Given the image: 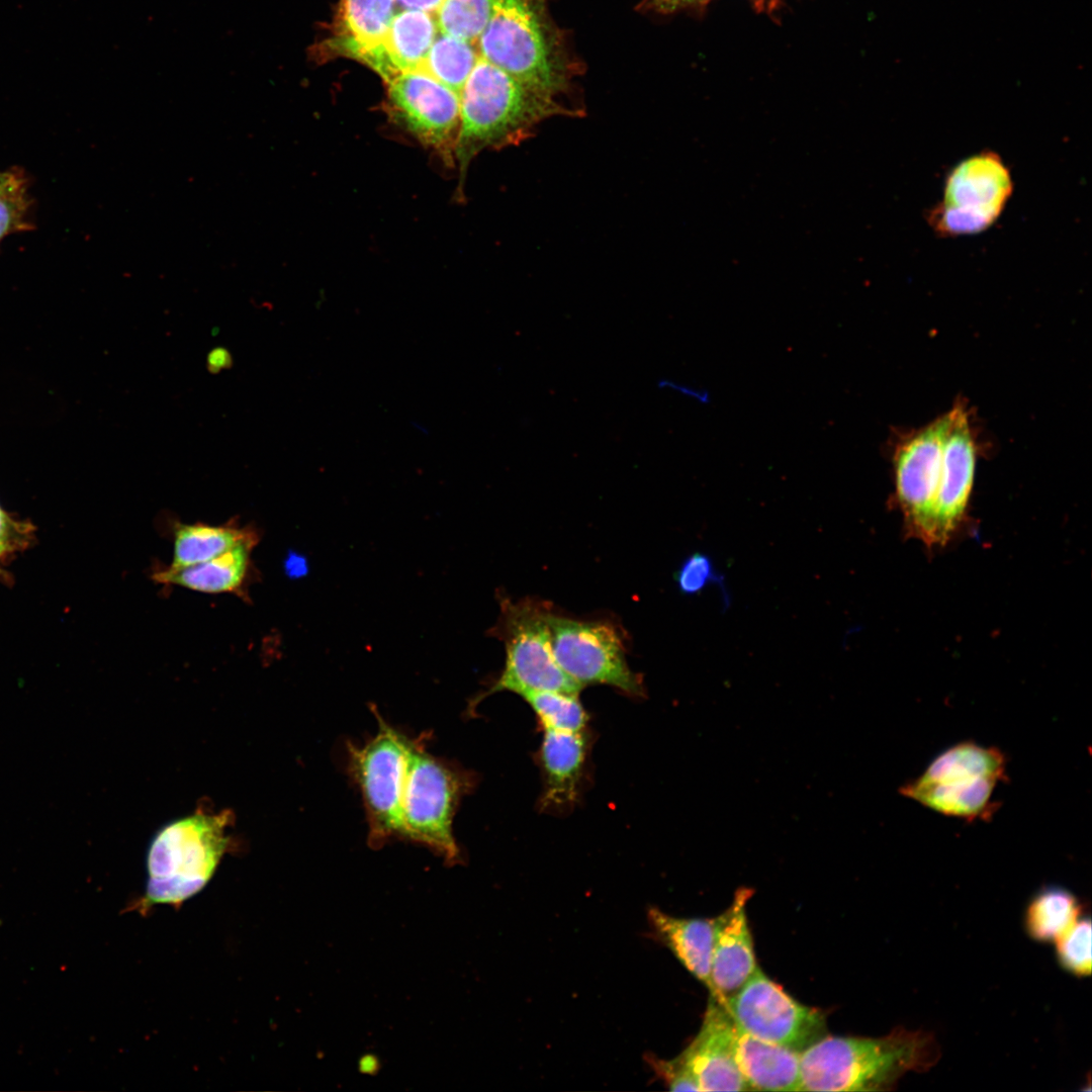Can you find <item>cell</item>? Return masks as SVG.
<instances>
[{"mask_svg":"<svg viewBox=\"0 0 1092 1092\" xmlns=\"http://www.w3.org/2000/svg\"><path fill=\"white\" fill-rule=\"evenodd\" d=\"M946 434L938 489L934 503L928 546L944 545L960 526L971 495L976 444L964 406H953Z\"/></svg>","mask_w":1092,"mask_h":1092,"instance_id":"4fadbf2b","label":"cell"},{"mask_svg":"<svg viewBox=\"0 0 1092 1092\" xmlns=\"http://www.w3.org/2000/svg\"><path fill=\"white\" fill-rule=\"evenodd\" d=\"M587 739L583 732L544 730L539 750L543 788L540 808L564 812L577 801L584 769Z\"/></svg>","mask_w":1092,"mask_h":1092,"instance_id":"2e32d148","label":"cell"},{"mask_svg":"<svg viewBox=\"0 0 1092 1092\" xmlns=\"http://www.w3.org/2000/svg\"><path fill=\"white\" fill-rule=\"evenodd\" d=\"M1059 964L1078 977L1091 973V920L1079 918L1075 924L1056 941Z\"/></svg>","mask_w":1092,"mask_h":1092,"instance_id":"f1b7e54d","label":"cell"},{"mask_svg":"<svg viewBox=\"0 0 1092 1092\" xmlns=\"http://www.w3.org/2000/svg\"><path fill=\"white\" fill-rule=\"evenodd\" d=\"M940 1049L924 1030L896 1027L882 1037L824 1035L800 1055L802 1091H890L908 1072L935 1065Z\"/></svg>","mask_w":1092,"mask_h":1092,"instance_id":"6da1fadb","label":"cell"},{"mask_svg":"<svg viewBox=\"0 0 1092 1092\" xmlns=\"http://www.w3.org/2000/svg\"><path fill=\"white\" fill-rule=\"evenodd\" d=\"M401 9L420 10L435 16L443 0H395Z\"/></svg>","mask_w":1092,"mask_h":1092,"instance_id":"e575fe53","label":"cell"},{"mask_svg":"<svg viewBox=\"0 0 1092 1092\" xmlns=\"http://www.w3.org/2000/svg\"><path fill=\"white\" fill-rule=\"evenodd\" d=\"M232 363L230 352L222 347L214 348L207 356V368L211 373H217L222 369L230 368Z\"/></svg>","mask_w":1092,"mask_h":1092,"instance_id":"836d02e7","label":"cell"},{"mask_svg":"<svg viewBox=\"0 0 1092 1092\" xmlns=\"http://www.w3.org/2000/svg\"><path fill=\"white\" fill-rule=\"evenodd\" d=\"M953 407L900 443L893 457L895 489L908 533L928 545L943 445Z\"/></svg>","mask_w":1092,"mask_h":1092,"instance_id":"7c38bea8","label":"cell"},{"mask_svg":"<svg viewBox=\"0 0 1092 1092\" xmlns=\"http://www.w3.org/2000/svg\"><path fill=\"white\" fill-rule=\"evenodd\" d=\"M801 1053L757 1038L734 1023V1056L750 1090L802 1091Z\"/></svg>","mask_w":1092,"mask_h":1092,"instance_id":"ac0fdd59","label":"cell"},{"mask_svg":"<svg viewBox=\"0 0 1092 1092\" xmlns=\"http://www.w3.org/2000/svg\"><path fill=\"white\" fill-rule=\"evenodd\" d=\"M474 783L468 770L433 755L424 737L416 738L400 803L399 838L429 847L447 863L458 862L453 819Z\"/></svg>","mask_w":1092,"mask_h":1092,"instance_id":"277c9868","label":"cell"},{"mask_svg":"<svg viewBox=\"0 0 1092 1092\" xmlns=\"http://www.w3.org/2000/svg\"><path fill=\"white\" fill-rule=\"evenodd\" d=\"M397 7L395 0H341L332 48L361 61L383 41Z\"/></svg>","mask_w":1092,"mask_h":1092,"instance_id":"ffe728a7","label":"cell"},{"mask_svg":"<svg viewBox=\"0 0 1092 1092\" xmlns=\"http://www.w3.org/2000/svg\"><path fill=\"white\" fill-rule=\"evenodd\" d=\"M285 567H286L287 572L291 576H293V575L298 576L299 574H301L305 570V563H304L302 558H299L298 556L291 555L290 557H288Z\"/></svg>","mask_w":1092,"mask_h":1092,"instance_id":"f35d334b","label":"cell"},{"mask_svg":"<svg viewBox=\"0 0 1092 1092\" xmlns=\"http://www.w3.org/2000/svg\"><path fill=\"white\" fill-rule=\"evenodd\" d=\"M546 0H496L475 46L480 58L549 96L565 91L568 70L546 15Z\"/></svg>","mask_w":1092,"mask_h":1092,"instance_id":"3957f363","label":"cell"},{"mask_svg":"<svg viewBox=\"0 0 1092 1092\" xmlns=\"http://www.w3.org/2000/svg\"><path fill=\"white\" fill-rule=\"evenodd\" d=\"M26 185L22 172L18 170L0 172V194Z\"/></svg>","mask_w":1092,"mask_h":1092,"instance_id":"d590c367","label":"cell"},{"mask_svg":"<svg viewBox=\"0 0 1092 1092\" xmlns=\"http://www.w3.org/2000/svg\"><path fill=\"white\" fill-rule=\"evenodd\" d=\"M438 31L435 16L430 13L411 9L396 12L381 43L391 79L422 67Z\"/></svg>","mask_w":1092,"mask_h":1092,"instance_id":"7402d4cb","label":"cell"},{"mask_svg":"<svg viewBox=\"0 0 1092 1092\" xmlns=\"http://www.w3.org/2000/svg\"><path fill=\"white\" fill-rule=\"evenodd\" d=\"M256 545L254 542L241 543L198 564L181 568L165 567L154 572L153 579L200 593H231L243 596L251 552Z\"/></svg>","mask_w":1092,"mask_h":1092,"instance_id":"44dd1931","label":"cell"},{"mask_svg":"<svg viewBox=\"0 0 1092 1092\" xmlns=\"http://www.w3.org/2000/svg\"><path fill=\"white\" fill-rule=\"evenodd\" d=\"M479 58L475 44L438 31L420 69L459 94Z\"/></svg>","mask_w":1092,"mask_h":1092,"instance_id":"484cf974","label":"cell"},{"mask_svg":"<svg viewBox=\"0 0 1092 1092\" xmlns=\"http://www.w3.org/2000/svg\"><path fill=\"white\" fill-rule=\"evenodd\" d=\"M700 1091H748L734 1056V1022L710 996L699 1032L680 1053Z\"/></svg>","mask_w":1092,"mask_h":1092,"instance_id":"9a60e30c","label":"cell"},{"mask_svg":"<svg viewBox=\"0 0 1092 1092\" xmlns=\"http://www.w3.org/2000/svg\"><path fill=\"white\" fill-rule=\"evenodd\" d=\"M753 893L746 886L736 889L729 907L714 918L710 996L724 1008L758 968L746 914Z\"/></svg>","mask_w":1092,"mask_h":1092,"instance_id":"5bb4252c","label":"cell"},{"mask_svg":"<svg viewBox=\"0 0 1092 1092\" xmlns=\"http://www.w3.org/2000/svg\"><path fill=\"white\" fill-rule=\"evenodd\" d=\"M173 534V560L168 566L170 568L201 563L241 543L259 542L257 531L249 526L177 524Z\"/></svg>","mask_w":1092,"mask_h":1092,"instance_id":"603a6c76","label":"cell"},{"mask_svg":"<svg viewBox=\"0 0 1092 1092\" xmlns=\"http://www.w3.org/2000/svg\"><path fill=\"white\" fill-rule=\"evenodd\" d=\"M376 734L361 745L347 743V768L357 786L368 824L367 841L377 848L399 838L402 791L416 738L396 729L375 710Z\"/></svg>","mask_w":1092,"mask_h":1092,"instance_id":"52a82bcc","label":"cell"},{"mask_svg":"<svg viewBox=\"0 0 1092 1092\" xmlns=\"http://www.w3.org/2000/svg\"><path fill=\"white\" fill-rule=\"evenodd\" d=\"M535 712L544 730L581 732L587 714L577 694L559 691H536L523 696Z\"/></svg>","mask_w":1092,"mask_h":1092,"instance_id":"4316f807","label":"cell"},{"mask_svg":"<svg viewBox=\"0 0 1092 1092\" xmlns=\"http://www.w3.org/2000/svg\"><path fill=\"white\" fill-rule=\"evenodd\" d=\"M29 206L26 185L0 194V242L8 235L31 228Z\"/></svg>","mask_w":1092,"mask_h":1092,"instance_id":"4dcf8cb0","label":"cell"},{"mask_svg":"<svg viewBox=\"0 0 1092 1092\" xmlns=\"http://www.w3.org/2000/svg\"><path fill=\"white\" fill-rule=\"evenodd\" d=\"M1012 190L1000 156L990 151L973 155L948 173L942 198L927 216L929 224L944 237L981 233L999 218Z\"/></svg>","mask_w":1092,"mask_h":1092,"instance_id":"ba28073f","label":"cell"},{"mask_svg":"<svg viewBox=\"0 0 1092 1092\" xmlns=\"http://www.w3.org/2000/svg\"><path fill=\"white\" fill-rule=\"evenodd\" d=\"M1001 781L992 778L958 777L926 783L917 779L903 785L901 795L948 817L986 820L995 811L994 793Z\"/></svg>","mask_w":1092,"mask_h":1092,"instance_id":"e0dca14e","label":"cell"},{"mask_svg":"<svg viewBox=\"0 0 1092 1092\" xmlns=\"http://www.w3.org/2000/svg\"><path fill=\"white\" fill-rule=\"evenodd\" d=\"M725 1009L747 1033L799 1053L826 1035L825 1013L794 999L759 967Z\"/></svg>","mask_w":1092,"mask_h":1092,"instance_id":"30bf717a","label":"cell"},{"mask_svg":"<svg viewBox=\"0 0 1092 1092\" xmlns=\"http://www.w3.org/2000/svg\"><path fill=\"white\" fill-rule=\"evenodd\" d=\"M707 0H651L652 6L660 11H673L691 5L702 3Z\"/></svg>","mask_w":1092,"mask_h":1092,"instance_id":"8d00e7d4","label":"cell"},{"mask_svg":"<svg viewBox=\"0 0 1092 1092\" xmlns=\"http://www.w3.org/2000/svg\"><path fill=\"white\" fill-rule=\"evenodd\" d=\"M549 630L557 663L582 688L602 684L628 696H644L640 675L627 663L622 631L613 622L578 620L552 611Z\"/></svg>","mask_w":1092,"mask_h":1092,"instance_id":"9c48e42d","label":"cell"},{"mask_svg":"<svg viewBox=\"0 0 1092 1092\" xmlns=\"http://www.w3.org/2000/svg\"><path fill=\"white\" fill-rule=\"evenodd\" d=\"M386 83L393 120L451 162L460 122L459 94L421 69L400 73Z\"/></svg>","mask_w":1092,"mask_h":1092,"instance_id":"8fae6325","label":"cell"},{"mask_svg":"<svg viewBox=\"0 0 1092 1092\" xmlns=\"http://www.w3.org/2000/svg\"><path fill=\"white\" fill-rule=\"evenodd\" d=\"M496 0H443L435 19L440 32L475 44Z\"/></svg>","mask_w":1092,"mask_h":1092,"instance_id":"83f0119b","label":"cell"},{"mask_svg":"<svg viewBox=\"0 0 1092 1092\" xmlns=\"http://www.w3.org/2000/svg\"><path fill=\"white\" fill-rule=\"evenodd\" d=\"M1082 905L1076 896L1061 887L1039 890L1027 905L1024 926L1034 940L1056 941L1080 918Z\"/></svg>","mask_w":1092,"mask_h":1092,"instance_id":"d4e9b609","label":"cell"},{"mask_svg":"<svg viewBox=\"0 0 1092 1092\" xmlns=\"http://www.w3.org/2000/svg\"><path fill=\"white\" fill-rule=\"evenodd\" d=\"M553 609L548 602L500 598V614L490 631L506 649L505 666L487 691L469 704V712L485 698L510 691L524 696L536 691H559L577 694L582 687L567 675L557 663L551 646L549 618Z\"/></svg>","mask_w":1092,"mask_h":1092,"instance_id":"8992f818","label":"cell"},{"mask_svg":"<svg viewBox=\"0 0 1092 1092\" xmlns=\"http://www.w3.org/2000/svg\"><path fill=\"white\" fill-rule=\"evenodd\" d=\"M17 524L0 509V556L16 542Z\"/></svg>","mask_w":1092,"mask_h":1092,"instance_id":"d6a6232c","label":"cell"},{"mask_svg":"<svg viewBox=\"0 0 1092 1092\" xmlns=\"http://www.w3.org/2000/svg\"><path fill=\"white\" fill-rule=\"evenodd\" d=\"M647 1062L671 1091H700L699 1085L688 1068L681 1054L670 1060L648 1057Z\"/></svg>","mask_w":1092,"mask_h":1092,"instance_id":"1f68e13d","label":"cell"},{"mask_svg":"<svg viewBox=\"0 0 1092 1092\" xmlns=\"http://www.w3.org/2000/svg\"><path fill=\"white\" fill-rule=\"evenodd\" d=\"M677 589L685 596H695L706 587L716 584L722 590L724 606H729V596L724 585V577L715 568L712 558L704 552H694L687 556L674 573Z\"/></svg>","mask_w":1092,"mask_h":1092,"instance_id":"f546056e","label":"cell"},{"mask_svg":"<svg viewBox=\"0 0 1092 1092\" xmlns=\"http://www.w3.org/2000/svg\"><path fill=\"white\" fill-rule=\"evenodd\" d=\"M647 921L652 937L667 947L712 994L714 918L675 917L657 907H650Z\"/></svg>","mask_w":1092,"mask_h":1092,"instance_id":"d6986e66","label":"cell"},{"mask_svg":"<svg viewBox=\"0 0 1092 1092\" xmlns=\"http://www.w3.org/2000/svg\"><path fill=\"white\" fill-rule=\"evenodd\" d=\"M1007 759L996 747L973 741L957 743L940 752L916 779L936 782L953 776L994 778L1004 781Z\"/></svg>","mask_w":1092,"mask_h":1092,"instance_id":"cb8c5ba5","label":"cell"},{"mask_svg":"<svg viewBox=\"0 0 1092 1092\" xmlns=\"http://www.w3.org/2000/svg\"><path fill=\"white\" fill-rule=\"evenodd\" d=\"M229 820L226 811L200 813L158 832L148 853L149 903L176 906L204 888L225 851Z\"/></svg>","mask_w":1092,"mask_h":1092,"instance_id":"5b68a950","label":"cell"},{"mask_svg":"<svg viewBox=\"0 0 1092 1092\" xmlns=\"http://www.w3.org/2000/svg\"><path fill=\"white\" fill-rule=\"evenodd\" d=\"M358 1069L362 1074L375 1075L380 1069V1061L374 1054H365L359 1059Z\"/></svg>","mask_w":1092,"mask_h":1092,"instance_id":"74e56055","label":"cell"},{"mask_svg":"<svg viewBox=\"0 0 1092 1092\" xmlns=\"http://www.w3.org/2000/svg\"><path fill=\"white\" fill-rule=\"evenodd\" d=\"M459 99L454 156L461 173L481 151L518 146L532 136L541 122L577 113L482 58L469 74Z\"/></svg>","mask_w":1092,"mask_h":1092,"instance_id":"7a4b0ae2","label":"cell"}]
</instances>
